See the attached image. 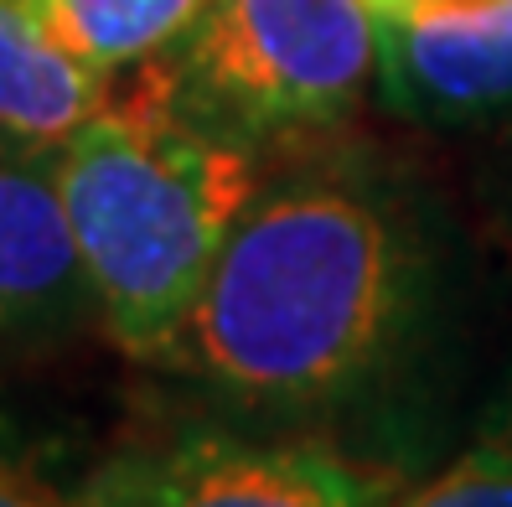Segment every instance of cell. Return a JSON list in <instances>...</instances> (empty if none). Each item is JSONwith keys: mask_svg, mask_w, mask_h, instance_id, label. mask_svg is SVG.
I'll return each mask as SVG.
<instances>
[{"mask_svg": "<svg viewBox=\"0 0 512 507\" xmlns=\"http://www.w3.org/2000/svg\"><path fill=\"white\" fill-rule=\"evenodd\" d=\"M52 42H63L78 63L114 78L182 42L207 0H21Z\"/></svg>", "mask_w": 512, "mask_h": 507, "instance_id": "ba28073f", "label": "cell"}, {"mask_svg": "<svg viewBox=\"0 0 512 507\" xmlns=\"http://www.w3.org/2000/svg\"><path fill=\"white\" fill-rule=\"evenodd\" d=\"M373 476L295 445L192 435L109 466L88 507H383Z\"/></svg>", "mask_w": 512, "mask_h": 507, "instance_id": "277c9868", "label": "cell"}, {"mask_svg": "<svg viewBox=\"0 0 512 507\" xmlns=\"http://www.w3.org/2000/svg\"><path fill=\"white\" fill-rule=\"evenodd\" d=\"M378 68L373 0H207L192 32L135 73L166 109L249 145L337 125Z\"/></svg>", "mask_w": 512, "mask_h": 507, "instance_id": "3957f363", "label": "cell"}, {"mask_svg": "<svg viewBox=\"0 0 512 507\" xmlns=\"http://www.w3.org/2000/svg\"><path fill=\"white\" fill-rule=\"evenodd\" d=\"M88 285L52 171L0 166V337L68 311Z\"/></svg>", "mask_w": 512, "mask_h": 507, "instance_id": "8992f818", "label": "cell"}, {"mask_svg": "<svg viewBox=\"0 0 512 507\" xmlns=\"http://www.w3.org/2000/svg\"><path fill=\"white\" fill-rule=\"evenodd\" d=\"M399 316V244L373 202L300 182L249 207L171 352L254 399L337 394Z\"/></svg>", "mask_w": 512, "mask_h": 507, "instance_id": "6da1fadb", "label": "cell"}, {"mask_svg": "<svg viewBox=\"0 0 512 507\" xmlns=\"http://www.w3.org/2000/svg\"><path fill=\"white\" fill-rule=\"evenodd\" d=\"M0 507H88V492L73 502L63 497L47 476L37 471L32 456H16L6 440H0Z\"/></svg>", "mask_w": 512, "mask_h": 507, "instance_id": "30bf717a", "label": "cell"}, {"mask_svg": "<svg viewBox=\"0 0 512 507\" xmlns=\"http://www.w3.org/2000/svg\"><path fill=\"white\" fill-rule=\"evenodd\" d=\"M399 507H512V451L481 445L466 461L440 471Z\"/></svg>", "mask_w": 512, "mask_h": 507, "instance_id": "9c48e42d", "label": "cell"}, {"mask_svg": "<svg viewBox=\"0 0 512 507\" xmlns=\"http://www.w3.org/2000/svg\"><path fill=\"white\" fill-rule=\"evenodd\" d=\"M52 182L114 342L171 352L254 202V151L135 88L57 145Z\"/></svg>", "mask_w": 512, "mask_h": 507, "instance_id": "7a4b0ae2", "label": "cell"}, {"mask_svg": "<svg viewBox=\"0 0 512 507\" xmlns=\"http://www.w3.org/2000/svg\"><path fill=\"white\" fill-rule=\"evenodd\" d=\"M383 88L409 114L476 119L512 104V0L383 21Z\"/></svg>", "mask_w": 512, "mask_h": 507, "instance_id": "5b68a950", "label": "cell"}, {"mask_svg": "<svg viewBox=\"0 0 512 507\" xmlns=\"http://www.w3.org/2000/svg\"><path fill=\"white\" fill-rule=\"evenodd\" d=\"M109 104V78L47 37V26L0 0V135L21 145H63Z\"/></svg>", "mask_w": 512, "mask_h": 507, "instance_id": "52a82bcc", "label": "cell"}, {"mask_svg": "<svg viewBox=\"0 0 512 507\" xmlns=\"http://www.w3.org/2000/svg\"><path fill=\"white\" fill-rule=\"evenodd\" d=\"M481 440H487V445H502V451H512V394L492 409V420L481 425Z\"/></svg>", "mask_w": 512, "mask_h": 507, "instance_id": "8fae6325", "label": "cell"}, {"mask_svg": "<svg viewBox=\"0 0 512 507\" xmlns=\"http://www.w3.org/2000/svg\"><path fill=\"white\" fill-rule=\"evenodd\" d=\"M373 11H378L383 21H394V16H409V6H404V0H373Z\"/></svg>", "mask_w": 512, "mask_h": 507, "instance_id": "7c38bea8", "label": "cell"}]
</instances>
